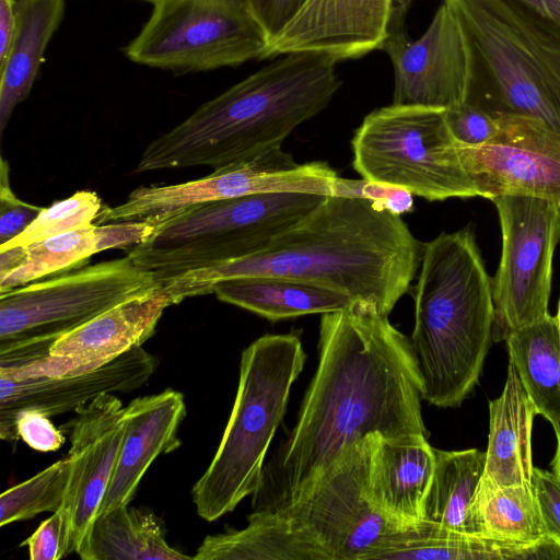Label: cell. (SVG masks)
<instances>
[{
  "instance_id": "obj_1",
  "label": "cell",
  "mask_w": 560,
  "mask_h": 560,
  "mask_svg": "<svg viewBox=\"0 0 560 560\" xmlns=\"http://www.w3.org/2000/svg\"><path fill=\"white\" fill-rule=\"evenodd\" d=\"M318 364L277 464L278 495L293 499L341 451L371 434H423L421 381L410 339L375 305L322 314Z\"/></svg>"
},
{
  "instance_id": "obj_2",
  "label": "cell",
  "mask_w": 560,
  "mask_h": 560,
  "mask_svg": "<svg viewBox=\"0 0 560 560\" xmlns=\"http://www.w3.org/2000/svg\"><path fill=\"white\" fill-rule=\"evenodd\" d=\"M423 252L400 215L357 197L326 196L262 252L163 282L172 305L224 280L275 276L337 290L389 315L409 291Z\"/></svg>"
},
{
  "instance_id": "obj_3",
  "label": "cell",
  "mask_w": 560,
  "mask_h": 560,
  "mask_svg": "<svg viewBox=\"0 0 560 560\" xmlns=\"http://www.w3.org/2000/svg\"><path fill=\"white\" fill-rule=\"evenodd\" d=\"M282 56L152 140L136 172L191 166L214 172L281 145L324 110L341 85L336 58L313 51Z\"/></svg>"
},
{
  "instance_id": "obj_4",
  "label": "cell",
  "mask_w": 560,
  "mask_h": 560,
  "mask_svg": "<svg viewBox=\"0 0 560 560\" xmlns=\"http://www.w3.org/2000/svg\"><path fill=\"white\" fill-rule=\"evenodd\" d=\"M413 304L409 339L422 399L458 407L477 385L493 341L492 279L470 226L423 244Z\"/></svg>"
},
{
  "instance_id": "obj_5",
  "label": "cell",
  "mask_w": 560,
  "mask_h": 560,
  "mask_svg": "<svg viewBox=\"0 0 560 560\" xmlns=\"http://www.w3.org/2000/svg\"><path fill=\"white\" fill-rule=\"evenodd\" d=\"M305 361L294 332L264 335L243 350L237 392L221 442L191 489L202 520L222 517L260 488L268 448Z\"/></svg>"
},
{
  "instance_id": "obj_6",
  "label": "cell",
  "mask_w": 560,
  "mask_h": 560,
  "mask_svg": "<svg viewBox=\"0 0 560 560\" xmlns=\"http://www.w3.org/2000/svg\"><path fill=\"white\" fill-rule=\"evenodd\" d=\"M445 1L468 48L465 102L494 117H530L560 131V37L504 0Z\"/></svg>"
},
{
  "instance_id": "obj_7",
  "label": "cell",
  "mask_w": 560,
  "mask_h": 560,
  "mask_svg": "<svg viewBox=\"0 0 560 560\" xmlns=\"http://www.w3.org/2000/svg\"><path fill=\"white\" fill-rule=\"evenodd\" d=\"M326 196L268 192L211 201L155 223L127 255L164 282L184 272L237 260L268 247Z\"/></svg>"
},
{
  "instance_id": "obj_8",
  "label": "cell",
  "mask_w": 560,
  "mask_h": 560,
  "mask_svg": "<svg viewBox=\"0 0 560 560\" xmlns=\"http://www.w3.org/2000/svg\"><path fill=\"white\" fill-rule=\"evenodd\" d=\"M160 284L126 255L0 293V366L48 355L63 335Z\"/></svg>"
},
{
  "instance_id": "obj_9",
  "label": "cell",
  "mask_w": 560,
  "mask_h": 560,
  "mask_svg": "<svg viewBox=\"0 0 560 560\" xmlns=\"http://www.w3.org/2000/svg\"><path fill=\"white\" fill-rule=\"evenodd\" d=\"M351 147L352 166L366 180L401 187L428 201L478 197L445 109L377 108L355 130Z\"/></svg>"
},
{
  "instance_id": "obj_10",
  "label": "cell",
  "mask_w": 560,
  "mask_h": 560,
  "mask_svg": "<svg viewBox=\"0 0 560 560\" xmlns=\"http://www.w3.org/2000/svg\"><path fill=\"white\" fill-rule=\"evenodd\" d=\"M352 443L290 501L276 508L317 560H369L397 528L373 505L369 474L375 438Z\"/></svg>"
},
{
  "instance_id": "obj_11",
  "label": "cell",
  "mask_w": 560,
  "mask_h": 560,
  "mask_svg": "<svg viewBox=\"0 0 560 560\" xmlns=\"http://www.w3.org/2000/svg\"><path fill=\"white\" fill-rule=\"evenodd\" d=\"M498 211L502 254L492 279L493 341L548 313L552 260L560 242V207L547 199L508 195L491 200Z\"/></svg>"
},
{
  "instance_id": "obj_12",
  "label": "cell",
  "mask_w": 560,
  "mask_h": 560,
  "mask_svg": "<svg viewBox=\"0 0 560 560\" xmlns=\"http://www.w3.org/2000/svg\"><path fill=\"white\" fill-rule=\"evenodd\" d=\"M152 12L131 40L145 57L202 66L255 44L262 31L246 0H141Z\"/></svg>"
},
{
  "instance_id": "obj_13",
  "label": "cell",
  "mask_w": 560,
  "mask_h": 560,
  "mask_svg": "<svg viewBox=\"0 0 560 560\" xmlns=\"http://www.w3.org/2000/svg\"><path fill=\"white\" fill-rule=\"evenodd\" d=\"M497 118L499 131L486 143H458L478 197L532 196L560 207V131L530 117Z\"/></svg>"
},
{
  "instance_id": "obj_14",
  "label": "cell",
  "mask_w": 560,
  "mask_h": 560,
  "mask_svg": "<svg viewBox=\"0 0 560 560\" xmlns=\"http://www.w3.org/2000/svg\"><path fill=\"white\" fill-rule=\"evenodd\" d=\"M307 175L293 156L275 145L255 158L211 172L209 175L173 185L140 186L115 207L105 205L96 224L126 221H162L189 207L268 192L304 189Z\"/></svg>"
},
{
  "instance_id": "obj_15",
  "label": "cell",
  "mask_w": 560,
  "mask_h": 560,
  "mask_svg": "<svg viewBox=\"0 0 560 560\" xmlns=\"http://www.w3.org/2000/svg\"><path fill=\"white\" fill-rule=\"evenodd\" d=\"M380 49L394 68L393 104L448 109L466 101L468 48L445 0L419 38L411 39L406 26L389 27Z\"/></svg>"
},
{
  "instance_id": "obj_16",
  "label": "cell",
  "mask_w": 560,
  "mask_h": 560,
  "mask_svg": "<svg viewBox=\"0 0 560 560\" xmlns=\"http://www.w3.org/2000/svg\"><path fill=\"white\" fill-rule=\"evenodd\" d=\"M60 429L70 441V477L60 508L71 521L78 555L113 477L126 429L125 406L116 395L103 394L77 409Z\"/></svg>"
},
{
  "instance_id": "obj_17",
  "label": "cell",
  "mask_w": 560,
  "mask_h": 560,
  "mask_svg": "<svg viewBox=\"0 0 560 560\" xmlns=\"http://www.w3.org/2000/svg\"><path fill=\"white\" fill-rule=\"evenodd\" d=\"M156 369L155 358L138 346L122 355L78 375L11 377L0 374V438L15 445L16 416L35 409L48 417L75 411L103 394L140 388Z\"/></svg>"
},
{
  "instance_id": "obj_18",
  "label": "cell",
  "mask_w": 560,
  "mask_h": 560,
  "mask_svg": "<svg viewBox=\"0 0 560 560\" xmlns=\"http://www.w3.org/2000/svg\"><path fill=\"white\" fill-rule=\"evenodd\" d=\"M392 0H306L267 46L264 58L313 51L338 61L380 49L388 34Z\"/></svg>"
},
{
  "instance_id": "obj_19",
  "label": "cell",
  "mask_w": 560,
  "mask_h": 560,
  "mask_svg": "<svg viewBox=\"0 0 560 560\" xmlns=\"http://www.w3.org/2000/svg\"><path fill=\"white\" fill-rule=\"evenodd\" d=\"M185 416L184 395L175 389L137 397L125 407V434L97 516L128 505L154 459L179 447Z\"/></svg>"
},
{
  "instance_id": "obj_20",
  "label": "cell",
  "mask_w": 560,
  "mask_h": 560,
  "mask_svg": "<svg viewBox=\"0 0 560 560\" xmlns=\"http://www.w3.org/2000/svg\"><path fill=\"white\" fill-rule=\"evenodd\" d=\"M428 435L393 439L376 435L368 491L376 510L397 528L424 518V505L435 465Z\"/></svg>"
},
{
  "instance_id": "obj_21",
  "label": "cell",
  "mask_w": 560,
  "mask_h": 560,
  "mask_svg": "<svg viewBox=\"0 0 560 560\" xmlns=\"http://www.w3.org/2000/svg\"><path fill=\"white\" fill-rule=\"evenodd\" d=\"M171 300L163 287L131 296L60 337L50 353L94 370L150 339Z\"/></svg>"
},
{
  "instance_id": "obj_22",
  "label": "cell",
  "mask_w": 560,
  "mask_h": 560,
  "mask_svg": "<svg viewBox=\"0 0 560 560\" xmlns=\"http://www.w3.org/2000/svg\"><path fill=\"white\" fill-rule=\"evenodd\" d=\"M560 558V547L550 539L513 544L466 534L423 518L389 532L369 560H508Z\"/></svg>"
},
{
  "instance_id": "obj_23",
  "label": "cell",
  "mask_w": 560,
  "mask_h": 560,
  "mask_svg": "<svg viewBox=\"0 0 560 560\" xmlns=\"http://www.w3.org/2000/svg\"><path fill=\"white\" fill-rule=\"evenodd\" d=\"M154 230L149 220L93 224L26 246L22 264L0 279V293L82 267L100 252L142 243Z\"/></svg>"
},
{
  "instance_id": "obj_24",
  "label": "cell",
  "mask_w": 560,
  "mask_h": 560,
  "mask_svg": "<svg viewBox=\"0 0 560 560\" xmlns=\"http://www.w3.org/2000/svg\"><path fill=\"white\" fill-rule=\"evenodd\" d=\"M537 410L509 362L501 395L489 401L485 475L500 486L530 485L532 429Z\"/></svg>"
},
{
  "instance_id": "obj_25",
  "label": "cell",
  "mask_w": 560,
  "mask_h": 560,
  "mask_svg": "<svg viewBox=\"0 0 560 560\" xmlns=\"http://www.w3.org/2000/svg\"><path fill=\"white\" fill-rule=\"evenodd\" d=\"M65 7L66 0H16L14 36L0 65V135L15 107L28 96Z\"/></svg>"
},
{
  "instance_id": "obj_26",
  "label": "cell",
  "mask_w": 560,
  "mask_h": 560,
  "mask_svg": "<svg viewBox=\"0 0 560 560\" xmlns=\"http://www.w3.org/2000/svg\"><path fill=\"white\" fill-rule=\"evenodd\" d=\"M213 293L220 301L270 322L337 312L353 302L350 296L337 290L275 276L224 280L213 287Z\"/></svg>"
},
{
  "instance_id": "obj_27",
  "label": "cell",
  "mask_w": 560,
  "mask_h": 560,
  "mask_svg": "<svg viewBox=\"0 0 560 560\" xmlns=\"http://www.w3.org/2000/svg\"><path fill=\"white\" fill-rule=\"evenodd\" d=\"M510 362L542 416L560 432V327L556 316L511 331L505 338Z\"/></svg>"
},
{
  "instance_id": "obj_28",
  "label": "cell",
  "mask_w": 560,
  "mask_h": 560,
  "mask_svg": "<svg viewBox=\"0 0 560 560\" xmlns=\"http://www.w3.org/2000/svg\"><path fill=\"white\" fill-rule=\"evenodd\" d=\"M78 556L82 560L192 559L168 545L152 510L129 504L98 515Z\"/></svg>"
},
{
  "instance_id": "obj_29",
  "label": "cell",
  "mask_w": 560,
  "mask_h": 560,
  "mask_svg": "<svg viewBox=\"0 0 560 560\" xmlns=\"http://www.w3.org/2000/svg\"><path fill=\"white\" fill-rule=\"evenodd\" d=\"M196 560H317L277 509H255L242 529L207 536Z\"/></svg>"
},
{
  "instance_id": "obj_30",
  "label": "cell",
  "mask_w": 560,
  "mask_h": 560,
  "mask_svg": "<svg viewBox=\"0 0 560 560\" xmlns=\"http://www.w3.org/2000/svg\"><path fill=\"white\" fill-rule=\"evenodd\" d=\"M435 465L424 518L466 534H476L471 506L485 474L486 452L434 450Z\"/></svg>"
},
{
  "instance_id": "obj_31",
  "label": "cell",
  "mask_w": 560,
  "mask_h": 560,
  "mask_svg": "<svg viewBox=\"0 0 560 560\" xmlns=\"http://www.w3.org/2000/svg\"><path fill=\"white\" fill-rule=\"evenodd\" d=\"M477 535L513 544H537L546 535L530 485L500 486L483 474L472 506Z\"/></svg>"
},
{
  "instance_id": "obj_32",
  "label": "cell",
  "mask_w": 560,
  "mask_h": 560,
  "mask_svg": "<svg viewBox=\"0 0 560 560\" xmlns=\"http://www.w3.org/2000/svg\"><path fill=\"white\" fill-rule=\"evenodd\" d=\"M70 477L69 457L61 458L0 495V526L50 512L62 505Z\"/></svg>"
},
{
  "instance_id": "obj_33",
  "label": "cell",
  "mask_w": 560,
  "mask_h": 560,
  "mask_svg": "<svg viewBox=\"0 0 560 560\" xmlns=\"http://www.w3.org/2000/svg\"><path fill=\"white\" fill-rule=\"evenodd\" d=\"M104 205L92 190H80L72 196L43 208L37 218L19 236L0 248L30 246L49 237L91 226L96 223Z\"/></svg>"
},
{
  "instance_id": "obj_34",
  "label": "cell",
  "mask_w": 560,
  "mask_h": 560,
  "mask_svg": "<svg viewBox=\"0 0 560 560\" xmlns=\"http://www.w3.org/2000/svg\"><path fill=\"white\" fill-rule=\"evenodd\" d=\"M21 546H26L32 560H59L75 552L71 521L60 508L43 521Z\"/></svg>"
},
{
  "instance_id": "obj_35",
  "label": "cell",
  "mask_w": 560,
  "mask_h": 560,
  "mask_svg": "<svg viewBox=\"0 0 560 560\" xmlns=\"http://www.w3.org/2000/svg\"><path fill=\"white\" fill-rule=\"evenodd\" d=\"M335 196L363 198L381 209L401 215L413 210L412 194L401 187L362 179L338 177Z\"/></svg>"
},
{
  "instance_id": "obj_36",
  "label": "cell",
  "mask_w": 560,
  "mask_h": 560,
  "mask_svg": "<svg viewBox=\"0 0 560 560\" xmlns=\"http://www.w3.org/2000/svg\"><path fill=\"white\" fill-rule=\"evenodd\" d=\"M7 160L0 165V245L19 236L37 218L44 207L21 200L10 186Z\"/></svg>"
},
{
  "instance_id": "obj_37",
  "label": "cell",
  "mask_w": 560,
  "mask_h": 560,
  "mask_svg": "<svg viewBox=\"0 0 560 560\" xmlns=\"http://www.w3.org/2000/svg\"><path fill=\"white\" fill-rule=\"evenodd\" d=\"M445 115L451 132L463 145L486 143L499 131L497 117L467 102L445 109Z\"/></svg>"
},
{
  "instance_id": "obj_38",
  "label": "cell",
  "mask_w": 560,
  "mask_h": 560,
  "mask_svg": "<svg viewBox=\"0 0 560 560\" xmlns=\"http://www.w3.org/2000/svg\"><path fill=\"white\" fill-rule=\"evenodd\" d=\"M19 440L38 452H55L66 442L65 432L57 428L50 417L35 409L21 411L15 419Z\"/></svg>"
},
{
  "instance_id": "obj_39",
  "label": "cell",
  "mask_w": 560,
  "mask_h": 560,
  "mask_svg": "<svg viewBox=\"0 0 560 560\" xmlns=\"http://www.w3.org/2000/svg\"><path fill=\"white\" fill-rule=\"evenodd\" d=\"M532 487L546 535L560 547V481L553 472L534 467Z\"/></svg>"
},
{
  "instance_id": "obj_40",
  "label": "cell",
  "mask_w": 560,
  "mask_h": 560,
  "mask_svg": "<svg viewBox=\"0 0 560 560\" xmlns=\"http://www.w3.org/2000/svg\"><path fill=\"white\" fill-rule=\"evenodd\" d=\"M267 46L279 35L306 0H246Z\"/></svg>"
},
{
  "instance_id": "obj_41",
  "label": "cell",
  "mask_w": 560,
  "mask_h": 560,
  "mask_svg": "<svg viewBox=\"0 0 560 560\" xmlns=\"http://www.w3.org/2000/svg\"><path fill=\"white\" fill-rule=\"evenodd\" d=\"M536 24L560 37V0H504Z\"/></svg>"
},
{
  "instance_id": "obj_42",
  "label": "cell",
  "mask_w": 560,
  "mask_h": 560,
  "mask_svg": "<svg viewBox=\"0 0 560 560\" xmlns=\"http://www.w3.org/2000/svg\"><path fill=\"white\" fill-rule=\"evenodd\" d=\"M16 0H0V65L3 63L15 32Z\"/></svg>"
},
{
  "instance_id": "obj_43",
  "label": "cell",
  "mask_w": 560,
  "mask_h": 560,
  "mask_svg": "<svg viewBox=\"0 0 560 560\" xmlns=\"http://www.w3.org/2000/svg\"><path fill=\"white\" fill-rule=\"evenodd\" d=\"M26 255V246L0 248V279L16 269Z\"/></svg>"
},
{
  "instance_id": "obj_44",
  "label": "cell",
  "mask_w": 560,
  "mask_h": 560,
  "mask_svg": "<svg viewBox=\"0 0 560 560\" xmlns=\"http://www.w3.org/2000/svg\"><path fill=\"white\" fill-rule=\"evenodd\" d=\"M413 0H392L389 27L405 26L406 16Z\"/></svg>"
},
{
  "instance_id": "obj_45",
  "label": "cell",
  "mask_w": 560,
  "mask_h": 560,
  "mask_svg": "<svg viewBox=\"0 0 560 560\" xmlns=\"http://www.w3.org/2000/svg\"><path fill=\"white\" fill-rule=\"evenodd\" d=\"M557 436V445L555 456L551 460L552 472L560 481V432L556 433Z\"/></svg>"
},
{
  "instance_id": "obj_46",
  "label": "cell",
  "mask_w": 560,
  "mask_h": 560,
  "mask_svg": "<svg viewBox=\"0 0 560 560\" xmlns=\"http://www.w3.org/2000/svg\"><path fill=\"white\" fill-rule=\"evenodd\" d=\"M557 320H558V324H559V327H560V300H559V304H558V312H557Z\"/></svg>"
}]
</instances>
